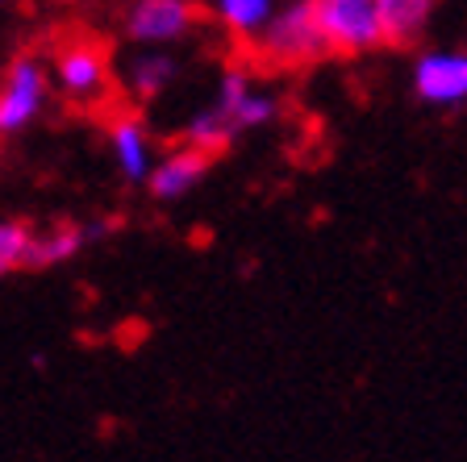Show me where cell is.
I'll use <instances>...</instances> for the list:
<instances>
[{"mask_svg": "<svg viewBox=\"0 0 467 462\" xmlns=\"http://www.w3.org/2000/svg\"><path fill=\"white\" fill-rule=\"evenodd\" d=\"M326 55H330V42H326L313 0H292L275 9V17L251 42V58L272 71H301L309 63H321Z\"/></svg>", "mask_w": 467, "mask_h": 462, "instance_id": "1", "label": "cell"}, {"mask_svg": "<svg viewBox=\"0 0 467 462\" xmlns=\"http://www.w3.org/2000/svg\"><path fill=\"white\" fill-rule=\"evenodd\" d=\"M313 9H317V21L326 29L330 55L359 58L379 46H389L379 0H313Z\"/></svg>", "mask_w": 467, "mask_h": 462, "instance_id": "2", "label": "cell"}, {"mask_svg": "<svg viewBox=\"0 0 467 462\" xmlns=\"http://www.w3.org/2000/svg\"><path fill=\"white\" fill-rule=\"evenodd\" d=\"M50 76L71 105H97L109 92V46L92 34H71L50 55Z\"/></svg>", "mask_w": 467, "mask_h": 462, "instance_id": "3", "label": "cell"}, {"mask_svg": "<svg viewBox=\"0 0 467 462\" xmlns=\"http://www.w3.org/2000/svg\"><path fill=\"white\" fill-rule=\"evenodd\" d=\"M47 92H50V67L42 63V55L21 50L17 58H9L5 79H0V129L5 134L26 129L42 113Z\"/></svg>", "mask_w": 467, "mask_h": 462, "instance_id": "4", "label": "cell"}, {"mask_svg": "<svg viewBox=\"0 0 467 462\" xmlns=\"http://www.w3.org/2000/svg\"><path fill=\"white\" fill-rule=\"evenodd\" d=\"M196 0H134L126 9V38L138 46H171L201 26Z\"/></svg>", "mask_w": 467, "mask_h": 462, "instance_id": "5", "label": "cell"}, {"mask_svg": "<svg viewBox=\"0 0 467 462\" xmlns=\"http://www.w3.org/2000/svg\"><path fill=\"white\" fill-rule=\"evenodd\" d=\"M213 108L234 126V134H246V129H259L275 117V100L267 92H259L246 67H225L222 84H217Z\"/></svg>", "mask_w": 467, "mask_h": 462, "instance_id": "6", "label": "cell"}, {"mask_svg": "<svg viewBox=\"0 0 467 462\" xmlns=\"http://www.w3.org/2000/svg\"><path fill=\"white\" fill-rule=\"evenodd\" d=\"M413 92L421 105H463L467 100V55L459 50H430L413 67Z\"/></svg>", "mask_w": 467, "mask_h": 462, "instance_id": "7", "label": "cell"}, {"mask_svg": "<svg viewBox=\"0 0 467 462\" xmlns=\"http://www.w3.org/2000/svg\"><path fill=\"white\" fill-rule=\"evenodd\" d=\"M213 159H217V154L201 150V146L180 142L171 154H163V159L155 163L150 180H146V192L155 196L159 204H175L180 196H188L196 183L204 180V171L213 167Z\"/></svg>", "mask_w": 467, "mask_h": 462, "instance_id": "8", "label": "cell"}, {"mask_svg": "<svg viewBox=\"0 0 467 462\" xmlns=\"http://www.w3.org/2000/svg\"><path fill=\"white\" fill-rule=\"evenodd\" d=\"M109 142H113V159L117 171L126 183H146L155 171V150H150V129L142 126V117L126 113L117 117L113 129H109Z\"/></svg>", "mask_w": 467, "mask_h": 462, "instance_id": "9", "label": "cell"}, {"mask_svg": "<svg viewBox=\"0 0 467 462\" xmlns=\"http://www.w3.org/2000/svg\"><path fill=\"white\" fill-rule=\"evenodd\" d=\"M84 241H88V225H76V221H55L50 230H34L26 267H34V271L58 267V262L76 259Z\"/></svg>", "mask_w": 467, "mask_h": 462, "instance_id": "10", "label": "cell"}, {"mask_svg": "<svg viewBox=\"0 0 467 462\" xmlns=\"http://www.w3.org/2000/svg\"><path fill=\"white\" fill-rule=\"evenodd\" d=\"M209 13L238 42H254L263 26L275 17V0H209Z\"/></svg>", "mask_w": 467, "mask_h": 462, "instance_id": "11", "label": "cell"}, {"mask_svg": "<svg viewBox=\"0 0 467 462\" xmlns=\"http://www.w3.org/2000/svg\"><path fill=\"white\" fill-rule=\"evenodd\" d=\"M438 0H379L384 9V29H389V46H413L426 34L434 17Z\"/></svg>", "mask_w": 467, "mask_h": 462, "instance_id": "12", "label": "cell"}, {"mask_svg": "<svg viewBox=\"0 0 467 462\" xmlns=\"http://www.w3.org/2000/svg\"><path fill=\"white\" fill-rule=\"evenodd\" d=\"M171 76H175V58L163 55V46L134 55L126 67V84H130V92H134V100H142V105L163 97V87L171 84Z\"/></svg>", "mask_w": 467, "mask_h": 462, "instance_id": "13", "label": "cell"}, {"mask_svg": "<svg viewBox=\"0 0 467 462\" xmlns=\"http://www.w3.org/2000/svg\"><path fill=\"white\" fill-rule=\"evenodd\" d=\"M234 138H238V134H234V126L225 121L222 113H217L213 105H209V108H201L196 117H188V126H184V134H180V142L201 146V150H209V154H225Z\"/></svg>", "mask_w": 467, "mask_h": 462, "instance_id": "14", "label": "cell"}, {"mask_svg": "<svg viewBox=\"0 0 467 462\" xmlns=\"http://www.w3.org/2000/svg\"><path fill=\"white\" fill-rule=\"evenodd\" d=\"M29 241H34V225L29 221H0V275H9V271H21L29 259Z\"/></svg>", "mask_w": 467, "mask_h": 462, "instance_id": "15", "label": "cell"}, {"mask_svg": "<svg viewBox=\"0 0 467 462\" xmlns=\"http://www.w3.org/2000/svg\"><path fill=\"white\" fill-rule=\"evenodd\" d=\"M0 134H5V129H0Z\"/></svg>", "mask_w": 467, "mask_h": 462, "instance_id": "16", "label": "cell"}]
</instances>
